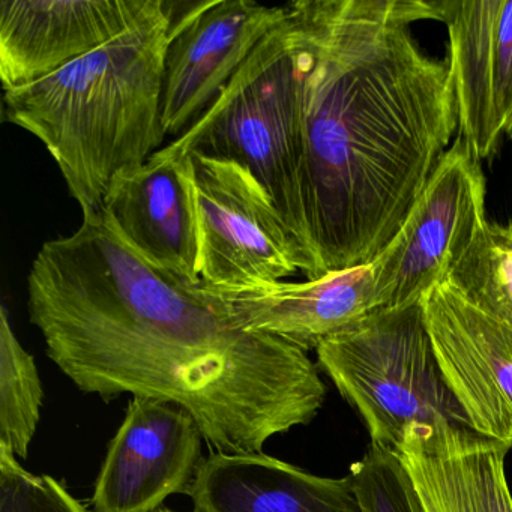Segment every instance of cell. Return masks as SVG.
Segmentation results:
<instances>
[{
	"mask_svg": "<svg viewBox=\"0 0 512 512\" xmlns=\"http://www.w3.org/2000/svg\"><path fill=\"white\" fill-rule=\"evenodd\" d=\"M28 310L47 356L80 391L178 404L214 452L260 454L325 403L305 350L235 325L194 284L137 256L101 214L44 242Z\"/></svg>",
	"mask_w": 512,
	"mask_h": 512,
	"instance_id": "obj_1",
	"label": "cell"
},
{
	"mask_svg": "<svg viewBox=\"0 0 512 512\" xmlns=\"http://www.w3.org/2000/svg\"><path fill=\"white\" fill-rule=\"evenodd\" d=\"M304 53L301 199L317 280L373 262L451 148L458 110L448 61L410 23L440 0H296Z\"/></svg>",
	"mask_w": 512,
	"mask_h": 512,
	"instance_id": "obj_2",
	"label": "cell"
},
{
	"mask_svg": "<svg viewBox=\"0 0 512 512\" xmlns=\"http://www.w3.org/2000/svg\"><path fill=\"white\" fill-rule=\"evenodd\" d=\"M170 8L161 0L106 46L34 85L5 92V118L43 143L83 217L100 214L116 179L146 164L167 136Z\"/></svg>",
	"mask_w": 512,
	"mask_h": 512,
	"instance_id": "obj_3",
	"label": "cell"
},
{
	"mask_svg": "<svg viewBox=\"0 0 512 512\" xmlns=\"http://www.w3.org/2000/svg\"><path fill=\"white\" fill-rule=\"evenodd\" d=\"M289 8V17L260 41L205 115L161 151L245 167L268 191L308 260L301 199L304 53L292 2Z\"/></svg>",
	"mask_w": 512,
	"mask_h": 512,
	"instance_id": "obj_4",
	"label": "cell"
},
{
	"mask_svg": "<svg viewBox=\"0 0 512 512\" xmlns=\"http://www.w3.org/2000/svg\"><path fill=\"white\" fill-rule=\"evenodd\" d=\"M316 352L361 415L371 445L395 451L413 424L472 428L440 370L422 301L380 308Z\"/></svg>",
	"mask_w": 512,
	"mask_h": 512,
	"instance_id": "obj_5",
	"label": "cell"
},
{
	"mask_svg": "<svg viewBox=\"0 0 512 512\" xmlns=\"http://www.w3.org/2000/svg\"><path fill=\"white\" fill-rule=\"evenodd\" d=\"M206 286L245 289L280 283L308 260L274 200L245 167L190 154Z\"/></svg>",
	"mask_w": 512,
	"mask_h": 512,
	"instance_id": "obj_6",
	"label": "cell"
},
{
	"mask_svg": "<svg viewBox=\"0 0 512 512\" xmlns=\"http://www.w3.org/2000/svg\"><path fill=\"white\" fill-rule=\"evenodd\" d=\"M485 193L481 161L458 136L397 235L370 262L380 308L415 304L448 281L487 223Z\"/></svg>",
	"mask_w": 512,
	"mask_h": 512,
	"instance_id": "obj_7",
	"label": "cell"
},
{
	"mask_svg": "<svg viewBox=\"0 0 512 512\" xmlns=\"http://www.w3.org/2000/svg\"><path fill=\"white\" fill-rule=\"evenodd\" d=\"M289 4L214 0L173 20L163 86L166 134L181 136L217 101L260 41L289 17Z\"/></svg>",
	"mask_w": 512,
	"mask_h": 512,
	"instance_id": "obj_8",
	"label": "cell"
},
{
	"mask_svg": "<svg viewBox=\"0 0 512 512\" xmlns=\"http://www.w3.org/2000/svg\"><path fill=\"white\" fill-rule=\"evenodd\" d=\"M203 434L178 404L133 397L100 470L94 512H155L187 493L202 463Z\"/></svg>",
	"mask_w": 512,
	"mask_h": 512,
	"instance_id": "obj_9",
	"label": "cell"
},
{
	"mask_svg": "<svg viewBox=\"0 0 512 512\" xmlns=\"http://www.w3.org/2000/svg\"><path fill=\"white\" fill-rule=\"evenodd\" d=\"M422 305L440 370L473 430L512 446V329L448 283Z\"/></svg>",
	"mask_w": 512,
	"mask_h": 512,
	"instance_id": "obj_10",
	"label": "cell"
},
{
	"mask_svg": "<svg viewBox=\"0 0 512 512\" xmlns=\"http://www.w3.org/2000/svg\"><path fill=\"white\" fill-rule=\"evenodd\" d=\"M460 137L476 160L512 139V0H440Z\"/></svg>",
	"mask_w": 512,
	"mask_h": 512,
	"instance_id": "obj_11",
	"label": "cell"
},
{
	"mask_svg": "<svg viewBox=\"0 0 512 512\" xmlns=\"http://www.w3.org/2000/svg\"><path fill=\"white\" fill-rule=\"evenodd\" d=\"M161 0H2L0 79L34 85L148 17Z\"/></svg>",
	"mask_w": 512,
	"mask_h": 512,
	"instance_id": "obj_12",
	"label": "cell"
},
{
	"mask_svg": "<svg viewBox=\"0 0 512 512\" xmlns=\"http://www.w3.org/2000/svg\"><path fill=\"white\" fill-rule=\"evenodd\" d=\"M100 214L146 262L187 283L202 281L199 209L190 155L155 152L140 169L116 179Z\"/></svg>",
	"mask_w": 512,
	"mask_h": 512,
	"instance_id": "obj_13",
	"label": "cell"
},
{
	"mask_svg": "<svg viewBox=\"0 0 512 512\" xmlns=\"http://www.w3.org/2000/svg\"><path fill=\"white\" fill-rule=\"evenodd\" d=\"M194 289L235 325L305 352L380 310L371 263L302 283L220 289L200 281Z\"/></svg>",
	"mask_w": 512,
	"mask_h": 512,
	"instance_id": "obj_14",
	"label": "cell"
},
{
	"mask_svg": "<svg viewBox=\"0 0 512 512\" xmlns=\"http://www.w3.org/2000/svg\"><path fill=\"white\" fill-rule=\"evenodd\" d=\"M511 448L472 428L413 424L394 452L424 512H512L505 473Z\"/></svg>",
	"mask_w": 512,
	"mask_h": 512,
	"instance_id": "obj_15",
	"label": "cell"
},
{
	"mask_svg": "<svg viewBox=\"0 0 512 512\" xmlns=\"http://www.w3.org/2000/svg\"><path fill=\"white\" fill-rule=\"evenodd\" d=\"M187 494L193 512H361L352 476L313 475L262 452H212Z\"/></svg>",
	"mask_w": 512,
	"mask_h": 512,
	"instance_id": "obj_16",
	"label": "cell"
},
{
	"mask_svg": "<svg viewBox=\"0 0 512 512\" xmlns=\"http://www.w3.org/2000/svg\"><path fill=\"white\" fill-rule=\"evenodd\" d=\"M43 386L34 356L20 344L7 307L0 310V449L28 457L40 424Z\"/></svg>",
	"mask_w": 512,
	"mask_h": 512,
	"instance_id": "obj_17",
	"label": "cell"
},
{
	"mask_svg": "<svg viewBox=\"0 0 512 512\" xmlns=\"http://www.w3.org/2000/svg\"><path fill=\"white\" fill-rule=\"evenodd\" d=\"M446 283L512 329V223L487 221Z\"/></svg>",
	"mask_w": 512,
	"mask_h": 512,
	"instance_id": "obj_18",
	"label": "cell"
},
{
	"mask_svg": "<svg viewBox=\"0 0 512 512\" xmlns=\"http://www.w3.org/2000/svg\"><path fill=\"white\" fill-rule=\"evenodd\" d=\"M349 475L361 512H424L415 485L394 451L370 443Z\"/></svg>",
	"mask_w": 512,
	"mask_h": 512,
	"instance_id": "obj_19",
	"label": "cell"
},
{
	"mask_svg": "<svg viewBox=\"0 0 512 512\" xmlns=\"http://www.w3.org/2000/svg\"><path fill=\"white\" fill-rule=\"evenodd\" d=\"M0 512H89L62 482L26 470L0 449Z\"/></svg>",
	"mask_w": 512,
	"mask_h": 512,
	"instance_id": "obj_20",
	"label": "cell"
},
{
	"mask_svg": "<svg viewBox=\"0 0 512 512\" xmlns=\"http://www.w3.org/2000/svg\"><path fill=\"white\" fill-rule=\"evenodd\" d=\"M158 512H173V511H158Z\"/></svg>",
	"mask_w": 512,
	"mask_h": 512,
	"instance_id": "obj_21",
	"label": "cell"
}]
</instances>
